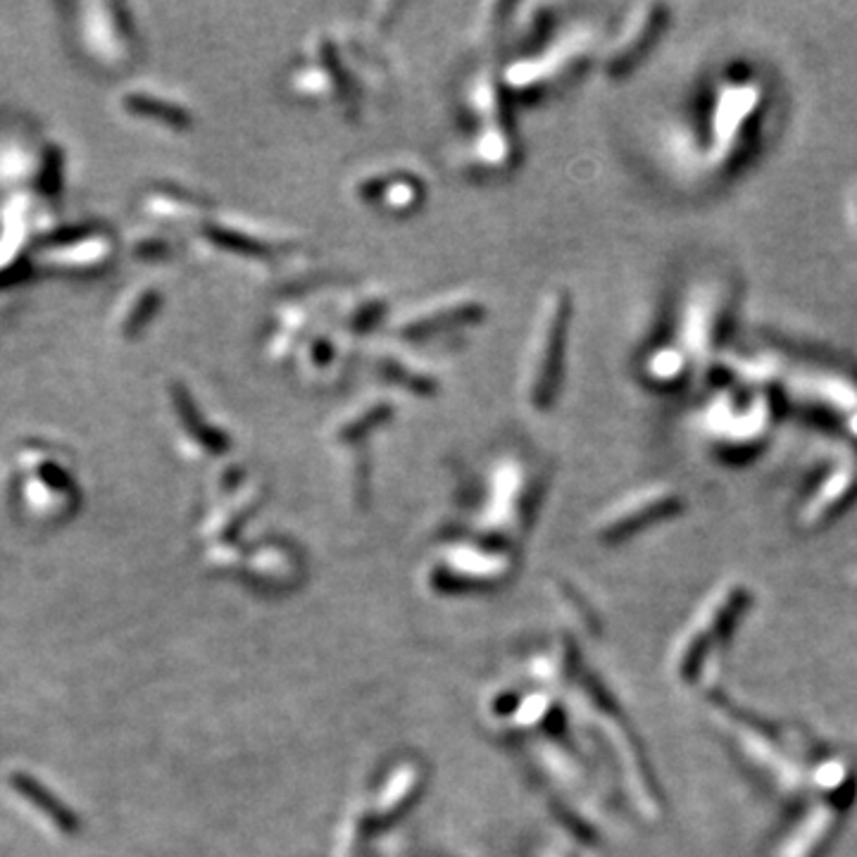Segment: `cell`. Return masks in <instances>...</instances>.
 <instances>
[{
	"instance_id": "6da1fadb",
	"label": "cell",
	"mask_w": 857,
	"mask_h": 857,
	"mask_svg": "<svg viewBox=\"0 0 857 857\" xmlns=\"http://www.w3.org/2000/svg\"><path fill=\"white\" fill-rule=\"evenodd\" d=\"M769 112V87L753 70L721 74L702 100V158L715 177L736 175L763 139Z\"/></svg>"
},
{
	"instance_id": "7a4b0ae2",
	"label": "cell",
	"mask_w": 857,
	"mask_h": 857,
	"mask_svg": "<svg viewBox=\"0 0 857 857\" xmlns=\"http://www.w3.org/2000/svg\"><path fill=\"white\" fill-rule=\"evenodd\" d=\"M786 400L779 389L717 383L694 415V434L721 460L760 456L775 436Z\"/></svg>"
},
{
	"instance_id": "3957f363",
	"label": "cell",
	"mask_w": 857,
	"mask_h": 857,
	"mask_svg": "<svg viewBox=\"0 0 857 857\" xmlns=\"http://www.w3.org/2000/svg\"><path fill=\"white\" fill-rule=\"evenodd\" d=\"M736 283L717 272L698 277L684 291L677 329L669 341L684 352L694 379H710L715 367L727 356L736 327Z\"/></svg>"
},
{
	"instance_id": "277c9868",
	"label": "cell",
	"mask_w": 857,
	"mask_h": 857,
	"mask_svg": "<svg viewBox=\"0 0 857 857\" xmlns=\"http://www.w3.org/2000/svg\"><path fill=\"white\" fill-rule=\"evenodd\" d=\"M571 310L569 293L552 289L536 312L522 369V396L536 412L548 410L558 398Z\"/></svg>"
},
{
	"instance_id": "5b68a950",
	"label": "cell",
	"mask_w": 857,
	"mask_h": 857,
	"mask_svg": "<svg viewBox=\"0 0 857 857\" xmlns=\"http://www.w3.org/2000/svg\"><path fill=\"white\" fill-rule=\"evenodd\" d=\"M510 93L494 70L477 74L469 89V112L475 120L472 160L481 172H510L519 160L517 127L510 110Z\"/></svg>"
},
{
	"instance_id": "8992f818",
	"label": "cell",
	"mask_w": 857,
	"mask_h": 857,
	"mask_svg": "<svg viewBox=\"0 0 857 857\" xmlns=\"http://www.w3.org/2000/svg\"><path fill=\"white\" fill-rule=\"evenodd\" d=\"M598 50V29L577 27L567 31L556 43L544 48L539 56L512 62L502 72V83L515 98H544L575 81L591 64Z\"/></svg>"
},
{
	"instance_id": "52a82bcc",
	"label": "cell",
	"mask_w": 857,
	"mask_h": 857,
	"mask_svg": "<svg viewBox=\"0 0 857 857\" xmlns=\"http://www.w3.org/2000/svg\"><path fill=\"white\" fill-rule=\"evenodd\" d=\"M786 406L841 431L857 415V379L841 367L810 362L788 369L781 386Z\"/></svg>"
},
{
	"instance_id": "ba28073f",
	"label": "cell",
	"mask_w": 857,
	"mask_h": 857,
	"mask_svg": "<svg viewBox=\"0 0 857 857\" xmlns=\"http://www.w3.org/2000/svg\"><path fill=\"white\" fill-rule=\"evenodd\" d=\"M671 24V8L665 3H641L627 12L612 43L600 53V70L608 79H625L660 43Z\"/></svg>"
},
{
	"instance_id": "9c48e42d",
	"label": "cell",
	"mask_w": 857,
	"mask_h": 857,
	"mask_svg": "<svg viewBox=\"0 0 857 857\" xmlns=\"http://www.w3.org/2000/svg\"><path fill=\"white\" fill-rule=\"evenodd\" d=\"M291 87L298 96L331 106L343 114H352L358 110L352 77L339 53V48L327 37L317 39L310 46L308 58L302 60L291 74Z\"/></svg>"
},
{
	"instance_id": "30bf717a",
	"label": "cell",
	"mask_w": 857,
	"mask_h": 857,
	"mask_svg": "<svg viewBox=\"0 0 857 857\" xmlns=\"http://www.w3.org/2000/svg\"><path fill=\"white\" fill-rule=\"evenodd\" d=\"M484 315L486 306L477 296L446 293L408 310L398 319L393 331L406 341H419L450 329L475 325Z\"/></svg>"
},
{
	"instance_id": "8fae6325",
	"label": "cell",
	"mask_w": 857,
	"mask_h": 857,
	"mask_svg": "<svg viewBox=\"0 0 857 857\" xmlns=\"http://www.w3.org/2000/svg\"><path fill=\"white\" fill-rule=\"evenodd\" d=\"M855 494H857V452L846 448V452L836 456L825 472H821L808 508H805V517L819 522L821 517L831 515L834 510H841Z\"/></svg>"
},
{
	"instance_id": "7c38bea8",
	"label": "cell",
	"mask_w": 857,
	"mask_h": 857,
	"mask_svg": "<svg viewBox=\"0 0 857 857\" xmlns=\"http://www.w3.org/2000/svg\"><path fill=\"white\" fill-rule=\"evenodd\" d=\"M356 196L365 203H381L389 212H410L425 198L422 181L408 172H375L356 183Z\"/></svg>"
},
{
	"instance_id": "4fadbf2b",
	"label": "cell",
	"mask_w": 857,
	"mask_h": 857,
	"mask_svg": "<svg viewBox=\"0 0 857 857\" xmlns=\"http://www.w3.org/2000/svg\"><path fill=\"white\" fill-rule=\"evenodd\" d=\"M393 402L386 396H367L352 402L339 417L333 419L329 429L331 439L339 444H358L367 434H372L393 417Z\"/></svg>"
},
{
	"instance_id": "5bb4252c",
	"label": "cell",
	"mask_w": 857,
	"mask_h": 857,
	"mask_svg": "<svg viewBox=\"0 0 857 857\" xmlns=\"http://www.w3.org/2000/svg\"><path fill=\"white\" fill-rule=\"evenodd\" d=\"M208 239H212L220 248L231 250V253L246 256V258H265L267 260V258L286 256V250H289V241H279V239L270 237V233H262V231H256L250 227L246 229L239 225H229V222L212 225L208 229Z\"/></svg>"
},
{
	"instance_id": "9a60e30c",
	"label": "cell",
	"mask_w": 857,
	"mask_h": 857,
	"mask_svg": "<svg viewBox=\"0 0 857 857\" xmlns=\"http://www.w3.org/2000/svg\"><path fill=\"white\" fill-rule=\"evenodd\" d=\"M679 506V494L671 491L669 486H652V489H646L644 494H636L631 500H627L625 506H619V510L612 515L608 522V531H627L629 527L650 522L655 517H665L671 510H677Z\"/></svg>"
},
{
	"instance_id": "2e32d148",
	"label": "cell",
	"mask_w": 857,
	"mask_h": 857,
	"mask_svg": "<svg viewBox=\"0 0 857 857\" xmlns=\"http://www.w3.org/2000/svg\"><path fill=\"white\" fill-rule=\"evenodd\" d=\"M644 377L648 383L660 386V389L667 391L696 381L691 365H688L684 352L671 341H662L648 350L644 360Z\"/></svg>"
},
{
	"instance_id": "e0dca14e",
	"label": "cell",
	"mask_w": 857,
	"mask_h": 857,
	"mask_svg": "<svg viewBox=\"0 0 857 857\" xmlns=\"http://www.w3.org/2000/svg\"><path fill=\"white\" fill-rule=\"evenodd\" d=\"M386 306H389V300H386L381 291L360 289L341 298L339 306H336V317H339L343 329L362 333L379 322L386 312Z\"/></svg>"
},
{
	"instance_id": "ac0fdd59",
	"label": "cell",
	"mask_w": 857,
	"mask_h": 857,
	"mask_svg": "<svg viewBox=\"0 0 857 857\" xmlns=\"http://www.w3.org/2000/svg\"><path fill=\"white\" fill-rule=\"evenodd\" d=\"M312 331V312L310 308H289L277 322L275 333L267 343V352L272 360H283L289 356H296L300 343L308 339Z\"/></svg>"
},
{
	"instance_id": "d6986e66",
	"label": "cell",
	"mask_w": 857,
	"mask_h": 857,
	"mask_svg": "<svg viewBox=\"0 0 857 857\" xmlns=\"http://www.w3.org/2000/svg\"><path fill=\"white\" fill-rule=\"evenodd\" d=\"M375 365L381 377L402 386V389L410 393L431 396L436 389H439L436 377H431L427 369H422L419 365H412L408 358L398 356V352H379L375 358Z\"/></svg>"
},
{
	"instance_id": "ffe728a7",
	"label": "cell",
	"mask_w": 857,
	"mask_h": 857,
	"mask_svg": "<svg viewBox=\"0 0 857 857\" xmlns=\"http://www.w3.org/2000/svg\"><path fill=\"white\" fill-rule=\"evenodd\" d=\"M336 343L329 333H317V331H310L308 339L300 343L296 356L300 358V369L306 372L308 377H325L329 369L336 365Z\"/></svg>"
},
{
	"instance_id": "44dd1931",
	"label": "cell",
	"mask_w": 857,
	"mask_h": 857,
	"mask_svg": "<svg viewBox=\"0 0 857 857\" xmlns=\"http://www.w3.org/2000/svg\"><path fill=\"white\" fill-rule=\"evenodd\" d=\"M550 12H552V8H548V6H527L525 17L517 24V41L527 46V43L539 39V33L550 22Z\"/></svg>"
},
{
	"instance_id": "7402d4cb",
	"label": "cell",
	"mask_w": 857,
	"mask_h": 857,
	"mask_svg": "<svg viewBox=\"0 0 857 857\" xmlns=\"http://www.w3.org/2000/svg\"><path fill=\"white\" fill-rule=\"evenodd\" d=\"M848 225L857 237V181L853 183V189L848 193Z\"/></svg>"
}]
</instances>
